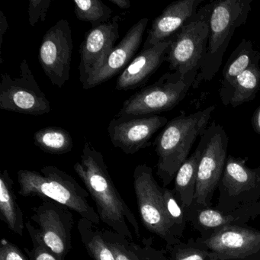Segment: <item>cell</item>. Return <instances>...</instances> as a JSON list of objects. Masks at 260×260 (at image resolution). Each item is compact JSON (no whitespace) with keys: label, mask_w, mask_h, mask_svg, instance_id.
Returning <instances> with one entry per match:
<instances>
[{"label":"cell","mask_w":260,"mask_h":260,"mask_svg":"<svg viewBox=\"0 0 260 260\" xmlns=\"http://www.w3.org/2000/svg\"><path fill=\"white\" fill-rule=\"evenodd\" d=\"M74 170L95 202L100 220L128 240L134 239L132 229L136 237H141L138 220L114 184L104 156L89 141H85L80 160L74 164Z\"/></svg>","instance_id":"obj_1"},{"label":"cell","mask_w":260,"mask_h":260,"mask_svg":"<svg viewBox=\"0 0 260 260\" xmlns=\"http://www.w3.org/2000/svg\"><path fill=\"white\" fill-rule=\"evenodd\" d=\"M215 106L190 115L182 112L168 121L157 135L153 145L158 156L156 174L162 187L174 180L178 170L189 156L190 151L199 137L202 136L211 118Z\"/></svg>","instance_id":"obj_2"},{"label":"cell","mask_w":260,"mask_h":260,"mask_svg":"<svg viewBox=\"0 0 260 260\" xmlns=\"http://www.w3.org/2000/svg\"><path fill=\"white\" fill-rule=\"evenodd\" d=\"M19 193L23 197H39L60 204L82 218L98 225L97 211L89 204V192L71 175L54 166H45L40 172L20 170L17 173Z\"/></svg>","instance_id":"obj_3"},{"label":"cell","mask_w":260,"mask_h":260,"mask_svg":"<svg viewBox=\"0 0 260 260\" xmlns=\"http://www.w3.org/2000/svg\"><path fill=\"white\" fill-rule=\"evenodd\" d=\"M252 2L253 0H216L211 2L206 54L201 63L192 89H198L203 82L211 81L217 74L236 30L247 21Z\"/></svg>","instance_id":"obj_4"},{"label":"cell","mask_w":260,"mask_h":260,"mask_svg":"<svg viewBox=\"0 0 260 260\" xmlns=\"http://www.w3.org/2000/svg\"><path fill=\"white\" fill-rule=\"evenodd\" d=\"M198 72L186 76L167 73L153 84L142 88L123 103L117 117L154 115L174 109L192 87Z\"/></svg>","instance_id":"obj_5"},{"label":"cell","mask_w":260,"mask_h":260,"mask_svg":"<svg viewBox=\"0 0 260 260\" xmlns=\"http://www.w3.org/2000/svg\"><path fill=\"white\" fill-rule=\"evenodd\" d=\"M211 9V2L202 6L196 14L172 36L167 57L170 71L182 76L199 72L208 47Z\"/></svg>","instance_id":"obj_6"},{"label":"cell","mask_w":260,"mask_h":260,"mask_svg":"<svg viewBox=\"0 0 260 260\" xmlns=\"http://www.w3.org/2000/svg\"><path fill=\"white\" fill-rule=\"evenodd\" d=\"M133 179L138 212L144 226L160 237L167 246L181 242L167 213L162 187L155 179L151 167L147 164L137 166Z\"/></svg>","instance_id":"obj_7"},{"label":"cell","mask_w":260,"mask_h":260,"mask_svg":"<svg viewBox=\"0 0 260 260\" xmlns=\"http://www.w3.org/2000/svg\"><path fill=\"white\" fill-rule=\"evenodd\" d=\"M189 240L206 252V260H260V230L255 228L226 225Z\"/></svg>","instance_id":"obj_8"},{"label":"cell","mask_w":260,"mask_h":260,"mask_svg":"<svg viewBox=\"0 0 260 260\" xmlns=\"http://www.w3.org/2000/svg\"><path fill=\"white\" fill-rule=\"evenodd\" d=\"M204 148L199 162L192 205L211 207L213 194L221 179L229 144L224 128L213 121L202 135Z\"/></svg>","instance_id":"obj_9"},{"label":"cell","mask_w":260,"mask_h":260,"mask_svg":"<svg viewBox=\"0 0 260 260\" xmlns=\"http://www.w3.org/2000/svg\"><path fill=\"white\" fill-rule=\"evenodd\" d=\"M216 209L223 214L260 200V167L249 168L246 159L229 155L217 185Z\"/></svg>","instance_id":"obj_10"},{"label":"cell","mask_w":260,"mask_h":260,"mask_svg":"<svg viewBox=\"0 0 260 260\" xmlns=\"http://www.w3.org/2000/svg\"><path fill=\"white\" fill-rule=\"evenodd\" d=\"M0 109L36 116L51 112L50 102L39 87L26 60L19 65V77L1 75Z\"/></svg>","instance_id":"obj_11"},{"label":"cell","mask_w":260,"mask_h":260,"mask_svg":"<svg viewBox=\"0 0 260 260\" xmlns=\"http://www.w3.org/2000/svg\"><path fill=\"white\" fill-rule=\"evenodd\" d=\"M74 49L72 31L67 19H60L44 36L39 60L53 86L61 88L70 79Z\"/></svg>","instance_id":"obj_12"},{"label":"cell","mask_w":260,"mask_h":260,"mask_svg":"<svg viewBox=\"0 0 260 260\" xmlns=\"http://www.w3.org/2000/svg\"><path fill=\"white\" fill-rule=\"evenodd\" d=\"M31 219L38 225V231L47 247L64 260L72 248V211L54 201L44 200L32 208Z\"/></svg>","instance_id":"obj_13"},{"label":"cell","mask_w":260,"mask_h":260,"mask_svg":"<svg viewBox=\"0 0 260 260\" xmlns=\"http://www.w3.org/2000/svg\"><path fill=\"white\" fill-rule=\"evenodd\" d=\"M168 123L166 117L148 115L117 117L108 126V133L114 147L125 154H135L151 144L153 135Z\"/></svg>","instance_id":"obj_14"},{"label":"cell","mask_w":260,"mask_h":260,"mask_svg":"<svg viewBox=\"0 0 260 260\" xmlns=\"http://www.w3.org/2000/svg\"><path fill=\"white\" fill-rule=\"evenodd\" d=\"M122 19L116 16L109 22L92 28L86 33L80 47V82L84 85L104 64L119 38Z\"/></svg>","instance_id":"obj_15"},{"label":"cell","mask_w":260,"mask_h":260,"mask_svg":"<svg viewBox=\"0 0 260 260\" xmlns=\"http://www.w3.org/2000/svg\"><path fill=\"white\" fill-rule=\"evenodd\" d=\"M148 22L147 18H143L127 31L122 40L112 50L101 69L83 85V89H92L123 72L139 49Z\"/></svg>","instance_id":"obj_16"},{"label":"cell","mask_w":260,"mask_h":260,"mask_svg":"<svg viewBox=\"0 0 260 260\" xmlns=\"http://www.w3.org/2000/svg\"><path fill=\"white\" fill-rule=\"evenodd\" d=\"M188 223L205 237L226 225L244 226L251 220L260 217V200L251 205L241 207L236 211L223 214L211 207H202L191 205L185 209Z\"/></svg>","instance_id":"obj_17"},{"label":"cell","mask_w":260,"mask_h":260,"mask_svg":"<svg viewBox=\"0 0 260 260\" xmlns=\"http://www.w3.org/2000/svg\"><path fill=\"white\" fill-rule=\"evenodd\" d=\"M172 37L151 48L143 49L117 79L115 89L132 90L142 86L167 60Z\"/></svg>","instance_id":"obj_18"},{"label":"cell","mask_w":260,"mask_h":260,"mask_svg":"<svg viewBox=\"0 0 260 260\" xmlns=\"http://www.w3.org/2000/svg\"><path fill=\"white\" fill-rule=\"evenodd\" d=\"M203 3V0H179L167 6L153 20L143 49L171 38L196 14Z\"/></svg>","instance_id":"obj_19"},{"label":"cell","mask_w":260,"mask_h":260,"mask_svg":"<svg viewBox=\"0 0 260 260\" xmlns=\"http://www.w3.org/2000/svg\"><path fill=\"white\" fill-rule=\"evenodd\" d=\"M259 60L260 53L254 48L252 42L243 39L230 56L222 72L219 95L225 106H230L237 77L252 65L259 63Z\"/></svg>","instance_id":"obj_20"},{"label":"cell","mask_w":260,"mask_h":260,"mask_svg":"<svg viewBox=\"0 0 260 260\" xmlns=\"http://www.w3.org/2000/svg\"><path fill=\"white\" fill-rule=\"evenodd\" d=\"M203 148L204 140L201 136L196 150L181 166L174 179L173 191L184 211L194 202L198 170Z\"/></svg>","instance_id":"obj_21"},{"label":"cell","mask_w":260,"mask_h":260,"mask_svg":"<svg viewBox=\"0 0 260 260\" xmlns=\"http://www.w3.org/2000/svg\"><path fill=\"white\" fill-rule=\"evenodd\" d=\"M13 185L8 170H4L0 175V218L10 231L22 236L25 226L24 214L16 198Z\"/></svg>","instance_id":"obj_22"},{"label":"cell","mask_w":260,"mask_h":260,"mask_svg":"<svg viewBox=\"0 0 260 260\" xmlns=\"http://www.w3.org/2000/svg\"><path fill=\"white\" fill-rule=\"evenodd\" d=\"M103 234L115 260H168L164 253L151 247L150 244L142 248L111 230H103Z\"/></svg>","instance_id":"obj_23"},{"label":"cell","mask_w":260,"mask_h":260,"mask_svg":"<svg viewBox=\"0 0 260 260\" xmlns=\"http://www.w3.org/2000/svg\"><path fill=\"white\" fill-rule=\"evenodd\" d=\"M36 147L50 154L61 155L70 153L74 147L71 134L63 127H44L35 133Z\"/></svg>","instance_id":"obj_24"},{"label":"cell","mask_w":260,"mask_h":260,"mask_svg":"<svg viewBox=\"0 0 260 260\" xmlns=\"http://www.w3.org/2000/svg\"><path fill=\"white\" fill-rule=\"evenodd\" d=\"M77 228L82 243L94 260H115L103 237V231L97 225L81 217Z\"/></svg>","instance_id":"obj_25"},{"label":"cell","mask_w":260,"mask_h":260,"mask_svg":"<svg viewBox=\"0 0 260 260\" xmlns=\"http://www.w3.org/2000/svg\"><path fill=\"white\" fill-rule=\"evenodd\" d=\"M260 90L259 63L252 65L242 73L234 83L230 106L237 107L252 101Z\"/></svg>","instance_id":"obj_26"},{"label":"cell","mask_w":260,"mask_h":260,"mask_svg":"<svg viewBox=\"0 0 260 260\" xmlns=\"http://www.w3.org/2000/svg\"><path fill=\"white\" fill-rule=\"evenodd\" d=\"M74 13L77 19L89 22L92 28L109 22L113 11L101 0H76Z\"/></svg>","instance_id":"obj_27"},{"label":"cell","mask_w":260,"mask_h":260,"mask_svg":"<svg viewBox=\"0 0 260 260\" xmlns=\"http://www.w3.org/2000/svg\"><path fill=\"white\" fill-rule=\"evenodd\" d=\"M162 192L169 217L174 226L178 238L181 240L188 223L185 211L178 202L173 190L162 187Z\"/></svg>","instance_id":"obj_28"},{"label":"cell","mask_w":260,"mask_h":260,"mask_svg":"<svg viewBox=\"0 0 260 260\" xmlns=\"http://www.w3.org/2000/svg\"><path fill=\"white\" fill-rule=\"evenodd\" d=\"M168 260H206L207 253L193 244L189 240L186 243L179 242L167 246Z\"/></svg>","instance_id":"obj_29"},{"label":"cell","mask_w":260,"mask_h":260,"mask_svg":"<svg viewBox=\"0 0 260 260\" xmlns=\"http://www.w3.org/2000/svg\"><path fill=\"white\" fill-rule=\"evenodd\" d=\"M25 228L32 243L31 250L26 249L30 260H61L49 248L47 247L39 234L37 228L28 221L25 223Z\"/></svg>","instance_id":"obj_30"},{"label":"cell","mask_w":260,"mask_h":260,"mask_svg":"<svg viewBox=\"0 0 260 260\" xmlns=\"http://www.w3.org/2000/svg\"><path fill=\"white\" fill-rule=\"evenodd\" d=\"M51 3V0H29L28 15L31 26H36L39 21L45 22Z\"/></svg>","instance_id":"obj_31"},{"label":"cell","mask_w":260,"mask_h":260,"mask_svg":"<svg viewBox=\"0 0 260 260\" xmlns=\"http://www.w3.org/2000/svg\"><path fill=\"white\" fill-rule=\"evenodd\" d=\"M0 260H30L14 243L3 238L0 246Z\"/></svg>","instance_id":"obj_32"},{"label":"cell","mask_w":260,"mask_h":260,"mask_svg":"<svg viewBox=\"0 0 260 260\" xmlns=\"http://www.w3.org/2000/svg\"><path fill=\"white\" fill-rule=\"evenodd\" d=\"M8 22L7 17L2 11H0V63H3V42H4V35L8 30Z\"/></svg>","instance_id":"obj_33"},{"label":"cell","mask_w":260,"mask_h":260,"mask_svg":"<svg viewBox=\"0 0 260 260\" xmlns=\"http://www.w3.org/2000/svg\"><path fill=\"white\" fill-rule=\"evenodd\" d=\"M251 124H252L254 132L260 136V106L257 108L256 110L252 115Z\"/></svg>","instance_id":"obj_34"},{"label":"cell","mask_w":260,"mask_h":260,"mask_svg":"<svg viewBox=\"0 0 260 260\" xmlns=\"http://www.w3.org/2000/svg\"><path fill=\"white\" fill-rule=\"evenodd\" d=\"M109 2L112 3L121 10H128L132 6L130 0H109Z\"/></svg>","instance_id":"obj_35"}]
</instances>
